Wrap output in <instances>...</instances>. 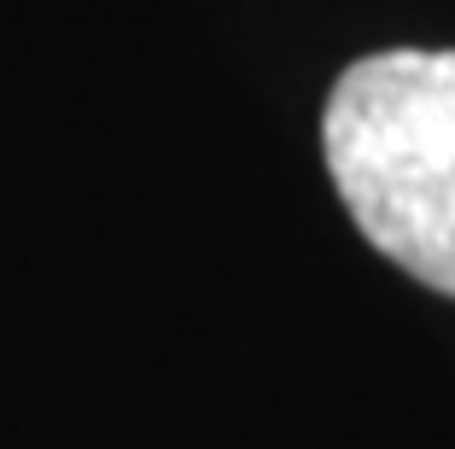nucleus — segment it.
Listing matches in <instances>:
<instances>
[{
  "label": "nucleus",
  "mask_w": 455,
  "mask_h": 449,
  "mask_svg": "<svg viewBox=\"0 0 455 449\" xmlns=\"http://www.w3.org/2000/svg\"><path fill=\"white\" fill-rule=\"evenodd\" d=\"M322 146L356 234L455 298V53L356 59L333 82Z\"/></svg>",
  "instance_id": "1"
}]
</instances>
